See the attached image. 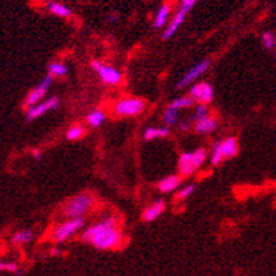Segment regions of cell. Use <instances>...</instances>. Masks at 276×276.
<instances>
[{"instance_id":"cell-1","label":"cell","mask_w":276,"mask_h":276,"mask_svg":"<svg viewBox=\"0 0 276 276\" xmlns=\"http://www.w3.org/2000/svg\"><path fill=\"white\" fill-rule=\"evenodd\" d=\"M81 241L103 252L119 249L124 241L119 217L116 214H107L101 221L87 227L81 234Z\"/></svg>"},{"instance_id":"cell-2","label":"cell","mask_w":276,"mask_h":276,"mask_svg":"<svg viewBox=\"0 0 276 276\" xmlns=\"http://www.w3.org/2000/svg\"><path fill=\"white\" fill-rule=\"evenodd\" d=\"M94 206H95V197L90 192H80L65 203L62 214L66 219L85 217V214L90 213Z\"/></svg>"},{"instance_id":"cell-3","label":"cell","mask_w":276,"mask_h":276,"mask_svg":"<svg viewBox=\"0 0 276 276\" xmlns=\"http://www.w3.org/2000/svg\"><path fill=\"white\" fill-rule=\"evenodd\" d=\"M85 226V217H74L68 219L59 223L52 228L51 231V241L54 243H65L77 234L80 230H83Z\"/></svg>"},{"instance_id":"cell-4","label":"cell","mask_w":276,"mask_h":276,"mask_svg":"<svg viewBox=\"0 0 276 276\" xmlns=\"http://www.w3.org/2000/svg\"><path fill=\"white\" fill-rule=\"evenodd\" d=\"M239 152V143H238L237 138L230 136L224 140L216 141L212 147V152H210V162L212 165H220L226 159H231V158L237 157Z\"/></svg>"},{"instance_id":"cell-5","label":"cell","mask_w":276,"mask_h":276,"mask_svg":"<svg viewBox=\"0 0 276 276\" xmlns=\"http://www.w3.org/2000/svg\"><path fill=\"white\" fill-rule=\"evenodd\" d=\"M206 158H208V154L203 148L183 152L179 158V163H177L180 175L186 176V177L192 176L205 163Z\"/></svg>"},{"instance_id":"cell-6","label":"cell","mask_w":276,"mask_h":276,"mask_svg":"<svg viewBox=\"0 0 276 276\" xmlns=\"http://www.w3.org/2000/svg\"><path fill=\"white\" fill-rule=\"evenodd\" d=\"M146 102L140 98L135 96H127L114 105V113L119 117H136L146 110Z\"/></svg>"},{"instance_id":"cell-7","label":"cell","mask_w":276,"mask_h":276,"mask_svg":"<svg viewBox=\"0 0 276 276\" xmlns=\"http://www.w3.org/2000/svg\"><path fill=\"white\" fill-rule=\"evenodd\" d=\"M197 1L198 0H181L180 7H179V10H177V12L175 14V17L172 18V21L168 23V28L163 29V40L170 39V37L179 30L181 23L184 22V19H186V17L188 15V12L191 11L192 7L197 4Z\"/></svg>"},{"instance_id":"cell-8","label":"cell","mask_w":276,"mask_h":276,"mask_svg":"<svg viewBox=\"0 0 276 276\" xmlns=\"http://www.w3.org/2000/svg\"><path fill=\"white\" fill-rule=\"evenodd\" d=\"M59 106V99L57 96H51L47 99H43L39 103H36L33 106H30L26 109V113H25V123H32L34 120L43 117L44 114L50 113L52 110H57Z\"/></svg>"},{"instance_id":"cell-9","label":"cell","mask_w":276,"mask_h":276,"mask_svg":"<svg viewBox=\"0 0 276 276\" xmlns=\"http://www.w3.org/2000/svg\"><path fill=\"white\" fill-rule=\"evenodd\" d=\"M92 69L95 70V73L98 74V77L101 79L102 83H105L107 85H119L123 80V74L119 69H116L114 66L102 63L99 61H92L91 63Z\"/></svg>"},{"instance_id":"cell-10","label":"cell","mask_w":276,"mask_h":276,"mask_svg":"<svg viewBox=\"0 0 276 276\" xmlns=\"http://www.w3.org/2000/svg\"><path fill=\"white\" fill-rule=\"evenodd\" d=\"M52 81H54V77L50 76V74H47L44 79L40 81L39 84L29 91V94L26 95V98H25V101H23V107L28 109V107L33 106L36 103L43 101L45 98V95L48 94V91H50L51 85H52Z\"/></svg>"},{"instance_id":"cell-11","label":"cell","mask_w":276,"mask_h":276,"mask_svg":"<svg viewBox=\"0 0 276 276\" xmlns=\"http://www.w3.org/2000/svg\"><path fill=\"white\" fill-rule=\"evenodd\" d=\"M210 68V59H205L202 62H199L195 66H192L188 72H187L180 80H179V83L176 84V88H183V87H187L188 84H191V83H195L202 74H205V72H208V69Z\"/></svg>"},{"instance_id":"cell-12","label":"cell","mask_w":276,"mask_h":276,"mask_svg":"<svg viewBox=\"0 0 276 276\" xmlns=\"http://www.w3.org/2000/svg\"><path fill=\"white\" fill-rule=\"evenodd\" d=\"M190 96L198 103L209 105L210 102L213 101L214 90L209 83H197V84H194L191 87Z\"/></svg>"},{"instance_id":"cell-13","label":"cell","mask_w":276,"mask_h":276,"mask_svg":"<svg viewBox=\"0 0 276 276\" xmlns=\"http://www.w3.org/2000/svg\"><path fill=\"white\" fill-rule=\"evenodd\" d=\"M165 208H166V203L163 199H158V201H154L152 203H150L144 210H143V214H141V220L146 221V223H152L155 221L158 217H161V214L165 212Z\"/></svg>"},{"instance_id":"cell-14","label":"cell","mask_w":276,"mask_h":276,"mask_svg":"<svg viewBox=\"0 0 276 276\" xmlns=\"http://www.w3.org/2000/svg\"><path fill=\"white\" fill-rule=\"evenodd\" d=\"M217 127H219V123H217V120L213 119V117H205V119L197 120V123L194 125V128H195V132L197 134H201V135H208V134H212L213 131L217 130Z\"/></svg>"},{"instance_id":"cell-15","label":"cell","mask_w":276,"mask_h":276,"mask_svg":"<svg viewBox=\"0 0 276 276\" xmlns=\"http://www.w3.org/2000/svg\"><path fill=\"white\" fill-rule=\"evenodd\" d=\"M181 183V177L177 175H170L161 179V181L158 183V191L162 194H168V192H173L175 190L179 188Z\"/></svg>"},{"instance_id":"cell-16","label":"cell","mask_w":276,"mask_h":276,"mask_svg":"<svg viewBox=\"0 0 276 276\" xmlns=\"http://www.w3.org/2000/svg\"><path fill=\"white\" fill-rule=\"evenodd\" d=\"M45 8L51 14H54V15L61 18H69L73 14V11L66 4H63L61 1H57V0H48V1H45Z\"/></svg>"},{"instance_id":"cell-17","label":"cell","mask_w":276,"mask_h":276,"mask_svg":"<svg viewBox=\"0 0 276 276\" xmlns=\"http://www.w3.org/2000/svg\"><path fill=\"white\" fill-rule=\"evenodd\" d=\"M170 17V6L168 3H165L162 6L158 8L155 17L152 19V28L154 29H162L168 21H169Z\"/></svg>"},{"instance_id":"cell-18","label":"cell","mask_w":276,"mask_h":276,"mask_svg":"<svg viewBox=\"0 0 276 276\" xmlns=\"http://www.w3.org/2000/svg\"><path fill=\"white\" fill-rule=\"evenodd\" d=\"M169 136V128L168 127H150L144 131L143 138L144 140H155V139H162Z\"/></svg>"},{"instance_id":"cell-19","label":"cell","mask_w":276,"mask_h":276,"mask_svg":"<svg viewBox=\"0 0 276 276\" xmlns=\"http://www.w3.org/2000/svg\"><path fill=\"white\" fill-rule=\"evenodd\" d=\"M33 238V231H30V230H19V231H17L12 235L11 242L15 246H25V245H29V243L32 242Z\"/></svg>"},{"instance_id":"cell-20","label":"cell","mask_w":276,"mask_h":276,"mask_svg":"<svg viewBox=\"0 0 276 276\" xmlns=\"http://www.w3.org/2000/svg\"><path fill=\"white\" fill-rule=\"evenodd\" d=\"M105 121H106V114H105V112L99 110V109L92 110V112L87 116V123H88V125L92 127V128L101 127Z\"/></svg>"},{"instance_id":"cell-21","label":"cell","mask_w":276,"mask_h":276,"mask_svg":"<svg viewBox=\"0 0 276 276\" xmlns=\"http://www.w3.org/2000/svg\"><path fill=\"white\" fill-rule=\"evenodd\" d=\"M0 272H8L17 276H22L25 274V270L21 268L15 261H0Z\"/></svg>"},{"instance_id":"cell-22","label":"cell","mask_w":276,"mask_h":276,"mask_svg":"<svg viewBox=\"0 0 276 276\" xmlns=\"http://www.w3.org/2000/svg\"><path fill=\"white\" fill-rule=\"evenodd\" d=\"M68 66L62 62H51L48 65V74L52 76L54 79L55 77H65L68 74Z\"/></svg>"},{"instance_id":"cell-23","label":"cell","mask_w":276,"mask_h":276,"mask_svg":"<svg viewBox=\"0 0 276 276\" xmlns=\"http://www.w3.org/2000/svg\"><path fill=\"white\" fill-rule=\"evenodd\" d=\"M195 101L192 99L191 96H180V98H176L175 101H172L169 103V107L176 109V110H181V109H188V107L194 106Z\"/></svg>"},{"instance_id":"cell-24","label":"cell","mask_w":276,"mask_h":276,"mask_svg":"<svg viewBox=\"0 0 276 276\" xmlns=\"http://www.w3.org/2000/svg\"><path fill=\"white\" fill-rule=\"evenodd\" d=\"M177 123H179V110L168 106V109L163 113V124L169 128V127H175Z\"/></svg>"},{"instance_id":"cell-25","label":"cell","mask_w":276,"mask_h":276,"mask_svg":"<svg viewBox=\"0 0 276 276\" xmlns=\"http://www.w3.org/2000/svg\"><path fill=\"white\" fill-rule=\"evenodd\" d=\"M85 136V128L84 127H81V125H73V127H70L66 132V139L70 141H76L80 140V139H83Z\"/></svg>"},{"instance_id":"cell-26","label":"cell","mask_w":276,"mask_h":276,"mask_svg":"<svg viewBox=\"0 0 276 276\" xmlns=\"http://www.w3.org/2000/svg\"><path fill=\"white\" fill-rule=\"evenodd\" d=\"M195 188H197L195 184H187V186H184L183 188L179 190V192H177V195H176V197H177L179 201H186L187 198H190L192 194H194Z\"/></svg>"},{"instance_id":"cell-27","label":"cell","mask_w":276,"mask_h":276,"mask_svg":"<svg viewBox=\"0 0 276 276\" xmlns=\"http://www.w3.org/2000/svg\"><path fill=\"white\" fill-rule=\"evenodd\" d=\"M261 44L264 45V48H267V50H272L276 44V40L274 33H271V32H265V33H263V36H261Z\"/></svg>"},{"instance_id":"cell-28","label":"cell","mask_w":276,"mask_h":276,"mask_svg":"<svg viewBox=\"0 0 276 276\" xmlns=\"http://www.w3.org/2000/svg\"><path fill=\"white\" fill-rule=\"evenodd\" d=\"M209 116V109L208 105H202V103H199L197 107H195V113H194V119L195 120H201L205 119V117H208Z\"/></svg>"},{"instance_id":"cell-29","label":"cell","mask_w":276,"mask_h":276,"mask_svg":"<svg viewBox=\"0 0 276 276\" xmlns=\"http://www.w3.org/2000/svg\"><path fill=\"white\" fill-rule=\"evenodd\" d=\"M62 254H63L62 249L51 248V250H50V256H51V257H61Z\"/></svg>"},{"instance_id":"cell-30","label":"cell","mask_w":276,"mask_h":276,"mask_svg":"<svg viewBox=\"0 0 276 276\" xmlns=\"http://www.w3.org/2000/svg\"><path fill=\"white\" fill-rule=\"evenodd\" d=\"M117 19H119V15H117V12H110V14H109V15L106 17L107 23L117 22Z\"/></svg>"},{"instance_id":"cell-31","label":"cell","mask_w":276,"mask_h":276,"mask_svg":"<svg viewBox=\"0 0 276 276\" xmlns=\"http://www.w3.org/2000/svg\"><path fill=\"white\" fill-rule=\"evenodd\" d=\"M192 125H191V120H187V121H184V123H180V131H187V130H190L191 128Z\"/></svg>"},{"instance_id":"cell-32","label":"cell","mask_w":276,"mask_h":276,"mask_svg":"<svg viewBox=\"0 0 276 276\" xmlns=\"http://www.w3.org/2000/svg\"><path fill=\"white\" fill-rule=\"evenodd\" d=\"M32 154V157L36 159V161H40L41 159V157H43V154H41V151L40 150H33V151L30 152Z\"/></svg>"},{"instance_id":"cell-33","label":"cell","mask_w":276,"mask_h":276,"mask_svg":"<svg viewBox=\"0 0 276 276\" xmlns=\"http://www.w3.org/2000/svg\"><path fill=\"white\" fill-rule=\"evenodd\" d=\"M275 50H276V44H275Z\"/></svg>"}]
</instances>
